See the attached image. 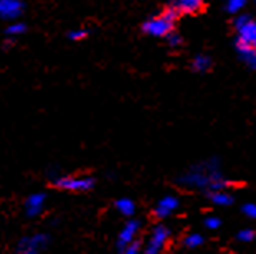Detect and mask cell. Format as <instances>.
I'll use <instances>...</instances> for the list:
<instances>
[{
    "mask_svg": "<svg viewBox=\"0 0 256 254\" xmlns=\"http://www.w3.org/2000/svg\"><path fill=\"white\" fill-rule=\"evenodd\" d=\"M180 183H184L185 187L206 190L210 193L215 190H225L228 187V180L223 177L218 160L215 159L202 162V164L192 167L187 174L180 177Z\"/></svg>",
    "mask_w": 256,
    "mask_h": 254,
    "instance_id": "obj_1",
    "label": "cell"
},
{
    "mask_svg": "<svg viewBox=\"0 0 256 254\" xmlns=\"http://www.w3.org/2000/svg\"><path fill=\"white\" fill-rule=\"evenodd\" d=\"M178 12L174 7L167 8L162 15H157V17H152L142 25L144 33L150 35V36H167L172 31L174 26V20L177 18Z\"/></svg>",
    "mask_w": 256,
    "mask_h": 254,
    "instance_id": "obj_2",
    "label": "cell"
},
{
    "mask_svg": "<svg viewBox=\"0 0 256 254\" xmlns=\"http://www.w3.org/2000/svg\"><path fill=\"white\" fill-rule=\"evenodd\" d=\"M96 180L90 175H80V177H74V175H62L53 180V185L60 190H64V192H88L94 187Z\"/></svg>",
    "mask_w": 256,
    "mask_h": 254,
    "instance_id": "obj_3",
    "label": "cell"
},
{
    "mask_svg": "<svg viewBox=\"0 0 256 254\" xmlns=\"http://www.w3.org/2000/svg\"><path fill=\"white\" fill-rule=\"evenodd\" d=\"M235 28L240 43L256 48V20L248 17V15H240L235 20Z\"/></svg>",
    "mask_w": 256,
    "mask_h": 254,
    "instance_id": "obj_4",
    "label": "cell"
},
{
    "mask_svg": "<svg viewBox=\"0 0 256 254\" xmlns=\"http://www.w3.org/2000/svg\"><path fill=\"white\" fill-rule=\"evenodd\" d=\"M50 243V238L43 233L24 236L17 245V253L20 254H38L42 253Z\"/></svg>",
    "mask_w": 256,
    "mask_h": 254,
    "instance_id": "obj_5",
    "label": "cell"
},
{
    "mask_svg": "<svg viewBox=\"0 0 256 254\" xmlns=\"http://www.w3.org/2000/svg\"><path fill=\"white\" fill-rule=\"evenodd\" d=\"M168 230L166 226L162 225H157L154 230H152V235L149 238V243H147V248H146V253L147 254H157L160 253L162 250L166 248L167 241H168Z\"/></svg>",
    "mask_w": 256,
    "mask_h": 254,
    "instance_id": "obj_6",
    "label": "cell"
},
{
    "mask_svg": "<svg viewBox=\"0 0 256 254\" xmlns=\"http://www.w3.org/2000/svg\"><path fill=\"white\" fill-rule=\"evenodd\" d=\"M25 5L22 0H0V18L14 21L22 17Z\"/></svg>",
    "mask_w": 256,
    "mask_h": 254,
    "instance_id": "obj_7",
    "label": "cell"
},
{
    "mask_svg": "<svg viewBox=\"0 0 256 254\" xmlns=\"http://www.w3.org/2000/svg\"><path fill=\"white\" fill-rule=\"evenodd\" d=\"M45 203H46V195L45 193H32V195L26 197L25 203H24V210L25 215L28 218H36L43 213L45 210Z\"/></svg>",
    "mask_w": 256,
    "mask_h": 254,
    "instance_id": "obj_8",
    "label": "cell"
},
{
    "mask_svg": "<svg viewBox=\"0 0 256 254\" xmlns=\"http://www.w3.org/2000/svg\"><path fill=\"white\" fill-rule=\"evenodd\" d=\"M138 233H139V221L138 220H129L118 236V250L122 251L129 243H132L136 238H138Z\"/></svg>",
    "mask_w": 256,
    "mask_h": 254,
    "instance_id": "obj_9",
    "label": "cell"
},
{
    "mask_svg": "<svg viewBox=\"0 0 256 254\" xmlns=\"http://www.w3.org/2000/svg\"><path fill=\"white\" fill-rule=\"evenodd\" d=\"M177 207H178V202L176 197H164V198H160L159 203H157L154 215L157 218H167V216H170L174 212H176Z\"/></svg>",
    "mask_w": 256,
    "mask_h": 254,
    "instance_id": "obj_10",
    "label": "cell"
},
{
    "mask_svg": "<svg viewBox=\"0 0 256 254\" xmlns=\"http://www.w3.org/2000/svg\"><path fill=\"white\" fill-rule=\"evenodd\" d=\"M205 0H172V7L178 13H197L204 7Z\"/></svg>",
    "mask_w": 256,
    "mask_h": 254,
    "instance_id": "obj_11",
    "label": "cell"
},
{
    "mask_svg": "<svg viewBox=\"0 0 256 254\" xmlns=\"http://www.w3.org/2000/svg\"><path fill=\"white\" fill-rule=\"evenodd\" d=\"M236 50H238L240 58H242V61L246 64L248 68L256 69V48L236 41Z\"/></svg>",
    "mask_w": 256,
    "mask_h": 254,
    "instance_id": "obj_12",
    "label": "cell"
},
{
    "mask_svg": "<svg viewBox=\"0 0 256 254\" xmlns=\"http://www.w3.org/2000/svg\"><path fill=\"white\" fill-rule=\"evenodd\" d=\"M25 31H26V26H25L24 21L14 20V21H10L8 26L5 28V35H7L8 38H17V36L24 35Z\"/></svg>",
    "mask_w": 256,
    "mask_h": 254,
    "instance_id": "obj_13",
    "label": "cell"
},
{
    "mask_svg": "<svg viewBox=\"0 0 256 254\" xmlns=\"http://www.w3.org/2000/svg\"><path fill=\"white\" fill-rule=\"evenodd\" d=\"M116 210L124 216H132L136 212V203L130 198H119L116 202Z\"/></svg>",
    "mask_w": 256,
    "mask_h": 254,
    "instance_id": "obj_14",
    "label": "cell"
},
{
    "mask_svg": "<svg viewBox=\"0 0 256 254\" xmlns=\"http://www.w3.org/2000/svg\"><path fill=\"white\" fill-rule=\"evenodd\" d=\"M210 198L212 202L215 205H218V207H228V205L233 203V198L230 193H226L225 190H215L210 193Z\"/></svg>",
    "mask_w": 256,
    "mask_h": 254,
    "instance_id": "obj_15",
    "label": "cell"
},
{
    "mask_svg": "<svg viewBox=\"0 0 256 254\" xmlns=\"http://www.w3.org/2000/svg\"><path fill=\"white\" fill-rule=\"evenodd\" d=\"M210 64H212V59H210L208 56L198 55V56H195V58H194L192 68H194L197 73H205V71H208V69H210Z\"/></svg>",
    "mask_w": 256,
    "mask_h": 254,
    "instance_id": "obj_16",
    "label": "cell"
},
{
    "mask_svg": "<svg viewBox=\"0 0 256 254\" xmlns=\"http://www.w3.org/2000/svg\"><path fill=\"white\" fill-rule=\"evenodd\" d=\"M246 5V0H226L225 2V7L230 13H238L242 12Z\"/></svg>",
    "mask_w": 256,
    "mask_h": 254,
    "instance_id": "obj_17",
    "label": "cell"
},
{
    "mask_svg": "<svg viewBox=\"0 0 256 254\" xmlns=\"http://www.w3.org/2000/svg\"><path fill=\"white\" fill-rule=\"evenodd\" d=\"M202 243H204V238H202L200 235H188L187 238H185L184 245L190 248V250H195V248L202 246Z\"/></svg>",
    "mask_w": 256,
    "mask_h": 254,
    "instance_id": "obj_18",
    "label": "cell"
},
{
    "mask_svg": "<svg viewBox=\"0 0 256 254\" xmlns=\"http://www.w3.org/2000/svg\"><path fill=\"white\" fill-rule=\"evenodd\" d=\"M86 36H88V30L84 28H76V30H72L68 33V38L73 40V41H80V40H84Z\"/></svg>",
    "mask_w": 256,
    "mask_h": 254,
    "instance_id": "obj_19",
    "label": "cell"
},
{
    "mask_svg": "<svg viewBox=\"0 0 256 254\" xmlns=\"http://www.w3.org/2000/svg\"><path fill=\"white\" fill-rule=\"evenodd\" d=\"M238 240L243 243H250L254 240V231L253 230H242L238 233Z\"/></svg>",
    "mask_w": 256,
    "mask_h": 254,
    "instance_id": "obj_20",
    "label": "cell"
},
{
    "mask_svg": "<svg viewBox=\"0 0 256 254\" xmlns=\"http://www.w3.org/2000/svg\"><path fill=\"white\" fill-rule=\"evenodd\" d=\"M140 250V243L138 240H134L132 243H129V245L124 248V250L121 253H126V254H136V253H139Z\"/></svg>",
    "mask_w": 256,
    "mask_h": 254,
    "instance_id": "obj_21",
    "label": "cell"
},
{
    "mask_svg": "<svg viewBox=\"0 0 256 254\" xmlns=\"http://www.w3.org/2000/svg\"><path fill=\"white\" fill-rule=\"evenodd\" d=\"M243 213L248 216V218H253L256 220V205L254 203H246V205H243Z\"/></svg>",
    "mask_w": 256,
    "mask_h": 254,
    "instance_id": "obj_22",
    "label": "cell"
},
{
    "mask_svg": "<svg viewBox=\"0 0 256 254\" xmlns=\"http://www.w3.org/2000/svg\"><path fill=\"white\" fill-rule=\"evenodd\" d=\"M220 225H222V221L220 218H216V216H208V218L205 220V226L208 230H216Z\"/></svg>",
    "mask_w": 256,
    "mask_h": 254,
    "instance_id": "obj_23",
    "label": "cell"
},
{
    "mask_svg": "<svg viewBox=\"0 0 256 254\" xmlns=\"http://www.w3.org/2000/svg\"><path fill=\"white\" fill-rule=\"evenodd\" d=\"M167 41H168V45L170 46H178V45H182V38L178 36L177 33H174V31H170V33L167 35Z\"/></svg>",
    "mask_w": 256,
    "mask_h": 254,
    "instance_id": "obj_24",
    "label": "cell"
}]
</instances>
